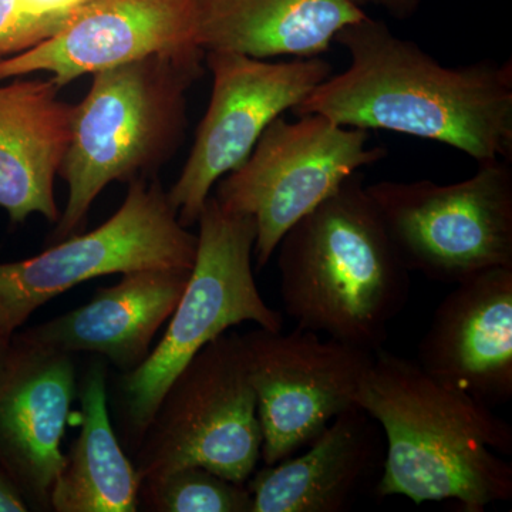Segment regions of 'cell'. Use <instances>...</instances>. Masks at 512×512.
<instances>
[{"label":"cell","instance_id":"cell-3","mask_svg":"<svg viewBox=\"0 0 512 512\" xmlns=\"http://www.w3.org/2000/svg\"><path fill=\"white\" fill-rule=\"evenodd\" d=\"M278 268L296 328L377 352L409 299V269L357 171L286 231Z\"/></svg>","mask_w":512,"mask_h":512},{"label":"cell","instance_id":"cell-15","mask_svg":"<svg viewBox=\"0 0 512 512\" xmlns=\"http://www.w3.org/2000/svg\"><path fill=\"white\" fill-rule=\"evenodd\" d=\"M192 269H144L99 288L86 305L20 329L13 336L56 352L103 356L130 373L150 355L151 343L173 315Z\"/></svg>","mask_w":512,"mask_h":512},{"label":"cell","instance_id":"cell-1","mask_svg":"<svg viewBox=\"0 0 512 512\" xmlns=\"http://www.w3.org/2000/svg\"><path fill=\"white\" fill-rule=\"evenodd\" d=\"M335 42L348 50L350 66L320 83L293 116L322 114L343 127L436 141L478 165L511 163V60L444 67L369 16L340 30Z\"/></svg>","mask_w":512,"mask_h":512},{"label":"cell","instance_id":"cell-2","mask_svg":"<svg viewBox=\"0 0 512 512\" xmlns=\"http://www.w3.org/2000/svg\"><path fill=\"white\" fill-rule=\"evenodd\" d=\"M383 431L379 497L458 501L483 512L512 498V429L493 407L437 382L416 360L375 352L355 397Z\"/></svg>","mask_w":512,"mask_h":512},{"label":"cell","instance_id":"cell-10","mask_svg":"<svg viewBox=\"0 0 512 512\" xmlns=\"http://www.w3.org/2000/svg\"><path fill=\"white\" fill-rule=\"evenodd\" d=\"M205 64L212 74L210 104L187 163L167 191L185 228L197 224L214 185L247 160L265 128L332 76V66L319 56L268 62L212 50Z\"/></svg>","mask_w":512,"mask_h":512},{"label":"cell","instance_id":"cell-19","mask_svg":"<svg viewBox=\"0 0 512 512\" xmlns=\"http://www.w3.org/2000/svg\"><path fill=\"white\" fill-rule=\"evenodd\" d=\"M77 394L80 433L53 485L52 512H136L140 478L111 424L103 360L90 363Z\"/></svg>","mask_w":512,"mask_h":512},{"label":"cell","instance_id":"cell-7","mask_svg":"<svg viewBox=\"0 0 512 512\" xmlns=\"http://www.w3.org/2000/svg\"><path fill=\"white\" fill-rule=\"evenodd\" d=\"M197 245L156 178L131 181L119 210L100 227L22 261L0 262V335L12 339L37 309L100 276L192 269Z\"/></svg>","mask_w":512,"mask_h":512},{"label":"cell","instance_id":"cell-16","mask_svg":"<svg viewBox=\"0 0 512 512\" xmlns=\"http://www.w3.org/2000/svg\"><path fill=\"white\" fill-rule=\"evenodd\" d=\"M382 439L379 424L360 407H350L301 456L249 477L252 512L348 511L382 476Z\"/></svg>","mask_w":512,"mask_h":512},{"label":"cell","instance_id":"cell-21","mask_svg":"<svg viewBox=\"0 0 512 512\" xmlns=\"http://www.w3.org/2000/svg\"><path fill=\"white\" fill-rule=\"evenodd\" d=\"M92 0H18L19 12L36 46L55 36Z\"/></svg>","mask_w":512,"mask_h":512},{"label":"cell","instance_id":"cell-6","mask_svg":"<svg viewBox=\"0 0 512 512\" xmlns=\"http://www.w3.org/2000/svg\"><path fill=\"white\" fill-rule=\"evenodd\" d=\"M262 431L241 335L222 333L175 376L134 450L141 481L204 467L247 484L261 460Z\"/></svg>","mask_w":512,"mask_h":512},{"label":"cell","instance_id":"cell-8","mask_svg":"<svg viewBox=\"0 0 512 512\" xmlns=\"http://www.w3.org/2000/svg\"><path fill=\"white\" fill-rule=\"evenodd\" d=\"M366 191L410 272L457 285L512 266L510 161L481 164L460 183L380 181Z\"/></svg>","mask_w":512,"mask_h":512},{"label":"cell","instance_id":"cell-14","mask_svg":"<svg viewBox=\"0 0 512 512\" xmlns=\"http://www.w3.org/2000/svg\"><path fill=\"white\" fill-rule=\"evenodd\" d=\"M416 360L437 382L494 407L512 397V266L457 284L434 312Z\"/></svg>","mask_w":512,"mask_h":512},{"label":"cell","instance_id":"cell-24","mask_svg":"<svg viewBox=\"0 0 512 512\" xmlns=\"http://www.w3.org/2000/svg\"><path fill=\"white\" fill-rule=\"evenodd\" d=\"M26 511H29L28 505L20 497L18 490L10 483L9 478L0 470V512Z\"/></svg>","mask_w":512,"mask_h":512},{"label":"cell","instance_id":"cell-9","mask_svg":"<svg viewBox=\"0 0 512 512\" xmlns=\"http://www.w3.org/2000/svg\"><path fill=\"white\" fill-rule=\"evenodd\" d=\"M369 131L343 127L322 114L276 117L247 160L217 183L222 210L255 221L256 268L268 265L286 231L360 171L387 157L367 147Z\"/></svg>","mask_w":512,"mask_h":512},{"label":"cell","instance_id":"cell-5","mask_svg":"<svg viewBox=\"0 0 512 512\" xmlns=\"http://www.w3.org/2000/svg\"><path fill=\"white\" fill-rule=\"evenodd\" d=\"M197 224L194 266L163 338L143 365L120 376L121 430L133 453L165 390L204 346L244 322L271 332H281L284 325L256 286L255 221L222 210L210 195Z\"/></svg>","mask_w":512,"mask_h":512},{"label":"cell","instance_id":"cell-13","mask_svg":"<svg viewBox=\"0 0 512 512\" xmlns=\"http://www.w3.org/2000/svg\"><path fill=\"white\" fill-rule=\"evenodd\" d=\"M73 355L12 336L0 373V470L29 511L52 512L62 441L77 396Z\"/></svg>","mask_w":512,"mask_h":512},{"label":"cell","instance_id":"cell-12","mask_svg":"<svg viewBox=\"0 0 512 512\" xmlns=\"http://www.w3.org/2000/svg\"><path fill=\"white\" fill-rule=\"evenodd\" d=\"M198 2L92 0L55 36L0 60V82L46 72L63 89L86 74L157 53L201 47Z\"/></svg>","mask_w":512,"mask_h":512},{"label":"cell","instance_id":"cell-11","mask_svg":"<svg viewBox=\"0 0 512 512\" xmlns=\"http://www.w3.org/2000/svg\"><path fill=\"white\" fill-rule=\"evenodd\" d=\"M266 466L311 446L355 397L375 353L296 328L241 335Z\"/></svg>","mask_w":512,"mask_h":512},{"label":"cell","instance_id":"cell-17","mask_svg":"<svg viewBox=\"0 0 512 512\" xmlns=\"http://www.w3.org/2000/svg\"><path fill=\"white\" fill-rule=\"evenodd\" d=\"M52 79L0 82V208L10 224L60 217L55 180L72 137L74 104Z\"/></svg>","mask_w":512,"mask_h":512},{"label":"cell","instance_id":"cell-25","mask_svg":"<svg viewBox=\"0 0 512 512\" xmlns=\"http://www.w3.org/2000/svg\"><path fill=\"white\" fill-rule=\"evenodd\" d=\"M10 343H12V339L0 335V373H2L3 367H5L6 362H8Z\"/></svg>","mask_w":512,"mask_h":512},{"label":"cell","instance_id":"cell-20","mask_svg":"<svg viewBox=\"0 0 512 512\" xmlns=\"http://www.w3.org/2000/svg\"><path fill=\"white\" fill-rule=\"evenodd\" d=\"M138 504L156 512H252L247 485L204 467H184L141 481Z\"/></svg>","mask_w":512,"mask_h":512},{"label":"cell","instance_id":"cell-18","mask_svg":"<svg viewBox=\"0 0 512 512\" xmlns=\"http://www.w3.org/2000/svg\"><path fill=\"white\" fill-rule=\"evenodd\" d=\"M366 16L352 0H200L197 39L205 52L316 57Z\"/></svg>","mask_w":512,"mask_h":512},{"label":"cell","instance_id":"cell-23","mask_svg":"<svg viewBox=\"0 0 512 512\" xmlns=\"http://www.w3.org/2000/svg\"><path fill=\"white\" fill-rule=\"evenodd\" d=\"M359 8L376 6L386 10L393 18L404 20L412 18L419 9L421 0H352Z\"/></svg>","mask_w":512,"mask_h":512},{"label":"cell","instance_id":"cell-22","mask_svg":"<svg viewBox=\"0 0 512 512\" xmlns=\"http://www.w3.org/2000/svg\"><path fill=\"white\" fill-rule=\"evenodd\" d=\"M35 46L20 15L18 0H0V60L20 55Z\"/></svg>","mask_w":512,"mask_h":512},{"label":"cell","instance_id":"cell-4","mask_svg":"<svg viewBox=\"0 0 512 512\" xmlns=\"http://www.w3.org/2000/svg\"><path fill=\"white\" fill-rule=\"evenodd\" d=\"M205 50L157 53L93 74L74 104L72 137L59 175L67 201L50 242L77 234L113 183L154 178L177 154L188 127V92L204 76Z\"/></svg>","mask_w":512,"mask_h":512}]
</instances>
